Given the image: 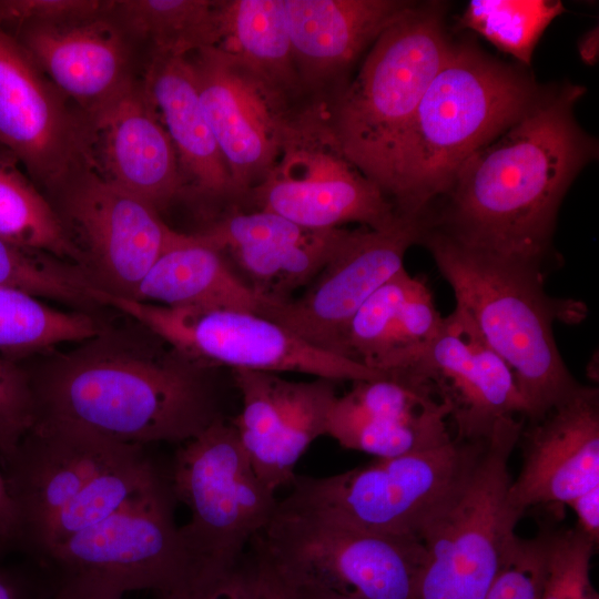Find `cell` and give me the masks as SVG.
Listing matches in <instances>:
<instances>
[{
  "instance_id": "obj_3",
  "label": "cell",
  "mask_w": 599,
  "mask_h": 599,
  "mask_svg": "<svg viewBox=\"0 0 599 599\" xmlns=\"http://www.w3.org/2000/svg\"><path fill=\"white\" fill-rule=\"evenodd\" d=\"M545 93L522 69L468 42L454 43L393 152L385 195L396 213L424 216L461 163Z\"/></svg>"
},
{
  "instance_id": "obj_1",
  "label": "cell",
  "mask_w": 599,
  "mask_h": 599,
  "mask_svg": "<svg viewBox=\"0 0 599 599\" xmlns=\"http://www.w3.org/2000/svg\"><path fill=\"white\" fill-rule=\"evenodd\" d=\"M586 89L567 83L456 171L428 225L459 244L544 272L561 202L598 146L573 108Z\"/></svg>"
},
{
  "instance_id": "obj_47",
  "label": "cell",
  "mask_w": 599,
  "mask_h": 599,
  "mask_svg": "<svg viewBox=\"0 0 599 599\" xmlns=\"http://www.w3.org/2000/svg\"><path fill=\"white\" fill-rule=\"evenodd\" d=\"M578 52L586 64L593 65L597 63L599 57L598 26L591 28L581 35L578 41Z\"/></svg>"
},
{
  "instance_id": "obj_12",
  "label": "cell",
  "mask_w": 599,
  "mask_h": 599,
  "mask_svg": "<svg viewBox=\"0 0 599 599\" xmlns=\"http://www.w3.org/2000/svg\"><path fill=\"white\" fill-rule=\"evenodd\" d=\"M276 213L308 230L347 223L380 230L398 219L382 190L343 154L319 105L307 104L291 121L280 158L238 210Z\"/></svg>"
},
{
  "instance_id": "obj_46",
  "label": "cell",
  "mask_w": 599,
  "mask_h": 599,
  "mask_svg": "<svg viewBox=\"0 0 599 599\" xmlns=\"http://www.w3.org/2000/svg\"><path fill=\"white\" fill-rule=\"evenodd\" d=\"M12 524L11 504L0 471V549H9Z\"/></svg>"
},
{
  "instance_id": "obj_27",
  "label": "cell",
  "mask_w": 599,
  "mask_h": 599,
  "mask_svg": "<svg viewBox=\"0 0 599 599\" xmlns=\"http://www.w3.org/2000/svg\"><path fill=\"white\" fill-rule=\"evenodd\" d=\"M220 0H109L108 13L145 62L217 47Z\"/></svg>"
},
{
  "instance_id": "obj_30",
  "label": "cell",
  "mask_w": 599,
  "mask_h": 599,
  "mask_svg": "<svg viewBox=\"0 0 599 599\" xmlns=\"http://www.w3.org/2000/svg\"><path fill=\"white\" fill-rule=\"evenodd\" d=\"M104 325L85 311L53 308L27 292L0 287V356L18 359L63 343H81Z\"/></svg>"
},
{
  "instance_id": "obj_15",
  "label": "cell",
  "mask_w": 599,
  "mask_h": 599,
  "mask_svg": "<svg viewBox=\"0 0 599 599\" xmlns=\"http://www.w3.org/2000/svg\"><path fill=\"white\" fill-rule=\"evenodd\" d=\"M0 144L45 195L75 171L93 167L89 118L1 27Z\"/></svg>"
},
{
  "instance_id": "obj_38",
  "label": "cell",
  "mask_w": 599,
  "mask_h": 599,
  "mask_svg": "<svg viewBox=\"0 0 599 599\" xmlns=\"http://www.w3.org/2000/svg\"><path fill=\"white\" fill-rule=\"evenodd\" d=\"M550 531L530 539L516 536L502 566L484 599H539Z\"/></svg>"
},
{
  "instance_id": "obj_18",
  "label": "cell",
  "mask_w": 599,
  "mask_h": 599,
  "mask_svg": "<svg viewBox=\"0 0 599 599\" xmlns=\"http://www.w3.org/2000/svg\"><path fill=\"white\" fill-rule=\"evenodd\" d=\"M387 376L425 387L439 399L448 408L458 441L484 440L501 419L526 417L511 370L458 307L444 317L416 359Z\"/></svg>"
},
{
  "instance_id": "obj_24",
  "label": "cell",
  "mask_w": 599,
  "mask_h": 599,
  "mask_svg": "<svg viewBox=\"0 0 599 599\" xmlns=\"http://www.w3.org/2000/svg\"><path fill=\"white\" fill-rule=\"evenodd\" d=\"M443 319L425 281L402 268L357 309L341 355L383 374L402 369L428 346Z\"/></svg>"
},
{
  "instance_id": "obj_16",
  "label": "cell",
  "mask_w": 599,
  "mask_h": 599,
  "mask_svg": "<svg viewBox=\"0 0 599 599\" xmlns=\"http://www.w3.org/2000/svg\"><path fill=\"white\" fill-rule=\"evenodd\" d=\"M144 451L94 433L34 423L0 471L12 509L9 549L26 555L49 522L94 477Z\"/></svg>"
},
{
  "instance_id": "obj_6",
  "label": "cell",
  "mask_w": 599,
  "mask_h": 599,
  "mask_svg": "<svg viewBox=\"0 0 599 599\" xmlns=\"http://www.w3.org/2000/svg\"><path fill=\"white\" fill-rule=\"evenodd\" d=\"M522 427L519 417L495 426L459 488L422 531L415 599L486 597L522 516L508 501L509 459Z\"/></svg>"
},
{
  "instance_id": "obj_32",
  "label": "cell",
  "mask_w": 599,
  "mask_h": 599,
  "mask_svg": "<svg viewBox=\"0 0 599 599\" xmlns=\"http://www.w3.org/2000/svg\"><path fill=\"white\" fill-rule=\"evenodd\" d=\"M565 7L559 0H473L458 21L522 65L531 64L535 48Z\"/></svg>"
},
{
  "instance_id": "obj_19",
  "label": "cell",
  "mask_w": 599,
  "mask_h": 599,
  "mask_svg": "<svg viewBox=\"0 0 599 599\" xmlns=\"http://www.w3.org/2000/svg\"><path fill=\"white\" fill-rule=\"evenodd\" d=\"M522 466L508 489L519 514L536 505L568 504L599 486V390L579 386L522 427Z\"/></svg>"
},
{
  "instance_id": "obj_14",
  "label": "cell",
  "mask_w": 599,
  "mask_h": 599,
  "mask_svg": "<svg viewBox=\"0 0 599 599\" xmlns=\"http://www.w3.org/2000/svg\"><path fill=\"white\" fill-rule=\"evenodd\" d=\"M425 227V216L399 215L394 224L380 230L344 229L331 258L301 296L260 298L257 314L308 344L342 356L351 319L380 285L404 268L407 250L420 243Z\"/></svg>"
},
{
  "instance_id": "obj_10",
  "label": "cell",
  "mask_w": 599,
  "mask_h": 599,
  "mask_svg": "<svg viewBox=\"0 0 599 599\" xmlns=\"http://www.w3.org/2000/svg\"><path fill=\"white\" fill-rule=\"evenodd\" d=\"M100 305L131 317L169 346L200 365L233 370L295 372L336 380H367L385 376L348 358L303 341L257 313L164 306L98 290Z\"/></svg>"
},
{
  "instance_id": "obj_11",
  "label": "cell",
  "mask_w": 599,
  "mask_h": 599,
  "mask_svg": "<svg viewBox=\"0 0 599 599\" xmlns=\"http://www.w3.org/2000/svg\"><path fill=\"white\" fill-rule=\"evenodd\" d=\"M167 478L106 519L53 546L34 562L51 582H84L126 595L152 590L159 597L183 588L194 576Z\"/></svg>"
},
{
  "instance_id": "obj_22",
  "label": "cell",
  "mask_w": 599,
  "mask_h": 599,
  "mask_svg": "<svg viewBox=\"0 0 599 599\" xmlns=\"http://www.w3.org/2000/svg\"><path fill=\"white\" fill-rule=\"evenodd\" d=\"M93 169L156 211L184 194L179 160L141 78L91 119Z\"/></svg>"
},
{
  "instance_id": "obj_26",
  "label": "cell",
  "mask_w": 599,
  "mask_h": 599,
  "mask_svg": "<svg viewBox=\"0 0 599 599\" xmlns=\"http://www.w3.org/2000/svg\"><path fill=\"white\" fill-rule=\"evenodd\" d=\"M217 48L294 105H305L284 0H220Z\"/></svg>"
},
{
  "instance_id": "obj_42",
  "label": "cell",
  "mask_w": 599,
  "mask_h": 599,
  "mask_svg": "<svg viewBox=\"0 0 599 599\" xmlns=\"http://www.w3.org/2000/svg\"><path fill=\"white\" fill-rule=\"evenodd\" d=\"M53 585L44 571L28 560L26 565L0 564V599H50Z\"/></svg>"
},
{
  "instance_id": "obj_13",
  "label": "cell",
  "mask_w": 599,
  "mask_h": 599,
  "mask_svg": "<svg viewBox=\"0 0 599 599\" xmlns=\"http://www.w3.org/2000/svg\"><path fill=\"white\" fill-rule=\"evenodd\" d=\"M45 196L79 250L84 273L111 294L131 297L177 233L152 205L92 166L75 171Z\"/></svg>"
},
{
  "instance_id": "obj_45",
  "label": "cell",
  "mask_w": 599,
  "mask_h": 599,
  "mask_svg": "<svg viewBox=\"0 0 599 599\" xmlns=\"http://www.w3.org/2000/svg\"><path fill=\"white\" fill-rule=\"evenodd\" d=\"M124 593L84 582L67 581L53 585L50 599H124Z\"/></svg>"
},
{
  "instance_id": "obj_20",
  "label": "cell",
  "mask_w": 599,
  "mask_h": 599,
  "mask_svg": "<svg viewBox=\"0 0 599 599\" xmlns=\"http://www.w3.org/2000/svg\"><path fill=\"white\" fill-rule=\"evenodd\" d=\"M7 32L89 120L142 74V60L109 16L108 6L91 18Z\"/></svg>"
},
{
  "instance_id": "obj_17",
  "label": "cell",
  "mask_w": 599,
  "mask_h": 599,
  "mask_svg": "<svg viewBox=\"0 0 599 599\" xmlns=\"http://www.w3.org/2000/svg\"><path fill=\"white\" fill-rule=\"evenodd\" d=\"M186 57L206 120L226 162L238 209L246 194L273 170L287 128L305 105L288 102L217 47Z\"/></svg>"
},
{
  "instance_id": "obj_41",
  "label": "cell",
  "mask_w": 599,
  "mask_h": 599,
  "mask_svg": "<svg viewBox=\"0 0 599 599\" xmlns=\"http://www.w3.org/2000/svg\"><path fill=\"white\" fill-rule=\"evenodd\" d=\"M160 599H252L246 567L195 575L183 588Z\"/></svg>"
},
{
  "instance_id": "obj_28",
  "label": "cell",
  "mask_w": 599,
  "mask_h": 599,
  "mask_svg": "<svg viewBox=\"0 0 599 599\" xmlns=\"http://www.w3.org/2000/svg\"><path fill=\"white\" fill-rule=\"evenodd\" d=\"M166 478L145 450L101 473L49 522L24 556L37 561L53 546L106 519Z\"/></svg>"
},
{
  "instance_id": "obj_4",
  "label": "cell",
  "mask_w": 599,
  "mask_h": 599,
  "mask_svg": "<svg viewBox=\"0 0 599 599\" xmlns=\"http://www.w3.org/2000/svg\"><path fill=\"white\" fill-rule=\"evenodd\" d=\"M419 244L450 285L456 307L511 370L525 419H539L579 386L557 347L554 323L582 321L581 302L547 295L546 272L468 248L429 225Z\"/></svg>"
},
{
  "instance_id": "obj_48",
  "label": "cell",
  "mask_w": 599,
  "mask_h": 599,
  "mask_svg": "<svg viewBox=\"0 0 599 599\" xmlns=\"http://www.w3.org/2000/svg\"><path fill=\"white\" fill-rule=\"evenodd\" d=\"M290 583V582H288ZM295 599H361L313 585H292Z\"/></svg>"
},
{
  "instance_id": "obj_21",
  "label": "cell",
  "mask_w": 599,
  "mask_h": 599,
  "mask_svg": "<svg viewBox=\"0 0 599 599\" xmlns=\"http://www.w3.org/2000/svg\"><path fill=\"white\" fill-rule=\"evenodd\" d=\"M294 62L308 104L326 106L361 55L415 4L406 0H284Z\"/></svg>"
},
{
  "instance_id": "obj_35",
  "label": "cell",
  "mask_w": 599,
  "mask_h": 599,
  "mask_svg": "<svg viewBox=\"0 0 599 599\" xmlns=\"http://www.w3.org/2000/svg\"><path fill=\"white\" fill-rule=\"evenodd\" d=\"M0 287L88 308L98 305L93 282L72 263L0 237Z\"/></svg>"
},
{
  "instance_id": "obj_36",
  "label": "cell",
  "mask_w": 599,
  "mask_h": 599,
  "mask_svg": "<svg viewBox=\"0 0 599 599\" xmlns=\"http://www.w3.org/2000/svg\"><path fill=\"white\" fill-rule=\"evenodd\" d=\"M314 231L268 211L229 207L206 229L197 232L205 242L226 253L235 250L295 243Z\"/></svg>"
},
{
  "instance_id": "obj_23",
  "label": "cell",
  "mask_w": 599,
  "mask_h": 599,
  "mask_svg": "<svg viewBox=\"0 0 599 599\" xmlns=\"http://www.w3.org/2000/svg\"><path fill=\"white\" fill-rule=\"evenodd\" d=\"M141 80L175 149L184 193L235 207L232 179L187 57L152 58L145 62Z\"/></svg>"
},
{
  "instance_id": "obj_43",
  "label": "cell",
  "mask_w": 599,
  "mask_h": 599,
  "mask_svg": "<svg viewBox=\"0 0 599 599\" xmlns=\"http://www.w3.org/2000/svg\"><path fill=\"white\" fill-rule=\"evenodd\" d=\"M246 570L252 599H295L290 583L260 555Z\"/></svg>"
},
{
  "instance_id": "obj_34",
  "label": "cell",
  "mask_w": 599,
  "mask_h": 599,
  "mask_svg": "<svg viewBox=\"0 0 599 599\" xmlns=\"http://www.w3.org/2000/svg\"><path fill=\"white\" fill-rule=\"evenodd\" d=\"M336 397L333 380L285 379L275 440L277 488L293 483L294 468L301 456L316 438L326 435L328 414Z\"/></svg>"
},
{
  "instance_id": "obj_5",
  "label": "cell",
  "mask_w": 599,
  "mask_h": 599,
  "mask_svg": "<svg viewBox=\"0 0 599 599\" xmlns=\"http://www.w3.org/2000/svg\"><path fill=\"white\" fill-rule=\"evenodd\" d=\"M453 47L444 6L416 3L375 40L356 77L322 108L343 154L384 194L396 143Z\"/></svg>"
},
{
  "instance_id": "obj_29",
  "label": "cell",
  "mask_w": 599,
  "mask_h": 599,
  "mask_svg": "<svg viewBox=\"0 0 599 599\" xmlns=\"http://www.w3.org/2000/svg\"><path fill=\"white\" fill-rule=\"evenodd\" d=\"M0 237L80 267L82 265L79 250L45 194L18 159L1 144Z\"/></svg>"
},
{
  "instance_id": "obj_8",
  "label": "cell",
  "mask_w": 599,
  "mask_h": 599,
  "mask_svg": "<svg viewBox=\"0 0 599 599\" xmlns=\"http://www.w3.org/2000/svg\"><path fill=\"white\" fill-rule=\"evenodd\" d=\"M167 476L175 500L190 510L180 534L194 575L236 568L278 501L256 475L233 424L219 417L183 443Z\"/></svg>"
},
{
  "instance_id": "obj_33",
  "label": "cell",
  "mask_w": 599,
  "mask_h": 599,
  "mask_svg": "<svg viewBox=\"0 0 599 599\" xmlns=\"http://www.w3.org/2000/svg\"><path fill=\"white\" fill-rule=\"evenodd\" d=\"M242 396V410L232 422L256 475L273 491L275 440L278 429L284 378L274 373L233 370Z\"/></svg>"
},
{
  "instance_id": "obj_31",
  "label": "cell",
  "mask_w": 599,
  "mask_h": 599,
  "mask_svg": "<svg viewBox=\"0 0 599 599\" xmlns=\"http://www.w3.org/2000/svg\"><path fill=\"white\" fill-rule=\"evenodd\" d=\"M343 232V227L316 230L300 242L226 253L260 298L286 301L294 291L314 280L331 258Z\"/></svg>"
},
{
  "instance_id": "obj_39",
  "label": "cell",
  "mask_w": 599,
  "mask_h": 599,
  "mask_svg": "<svg viewBox=\"0 0 599 599\" xmlns=\"http://www.w3.org/2000/svg\"><path fill=\"white\" fill-rule=\"evenodd\" d=\"M33 423L34 404L27 370L0 356V459L13 451Z\"/></svg>"
},
{
  "instance_id": "obj_25",
  "label": "cell",
  "mask_w": 599,
  "mask_h": 599,
  "mask_svg": "<svg viewBox=\"0 0 599 599\" xmlns=\"http://www.w3.org/2000/svg\"><path fill=\"white\" fill-rule=\"evenodd\" d=\"M199 234L177 232L130 298L164 306L257 313L260 297Z\"/></svg>"
},
{
  "instance_id": "obj_40",
  "label": "cell",
  "mask_w": 599,
  "mask_h": 599,
  "mask_svg": "<svg viewBox=\"0 0 599 599\" xmlns=\"http://www.w3.org/2000/svg\"><path fill=\"white\" fill-rule=\"evenodd\" d=\"M108 0H0V27L60 24L102 13Z\"/></svg>"
},
{
  "instance_id": "obj_7",
  "label": "cell",
  "mask_w": 599,
  "mask_h": 599,
  "mask_svg": "<svg viewBox=\"0 0 599 599\" xmlns=\"http://www.w3.org/2000/svg\"><path fill=\"white\" fill-rule=\"evenodd\" d=\"M486 439L453 438L430 449L377 458L332 476H295L292 491L278 507L419 540L468 475Z\"/></svg>"
},
{
  "instance_id": "obj_2",
  "label": "cell",
  "mask_w": 599,
  "mask_h": 599,
  "mask_svg": "<svg viewBox=\"0 0 599 599\" xmlns=\"http://www.w3.org/2000/svg\"><path fill=\"white\" fill-rule=\"evenodd\" d=\"M139 327L104 326L75 348L26 368L34 423L145 446L185 443L219 418L210 368Z\"/></svg>"
},
{
  "instance_id": "obj_9",
  "label": "cell",
  "mask_w": 599,
  "mask_h": 599,
  "mask_svg": "<svg viewBox=\"0 0 599 599\" xmlns=\"http://www.w3.org/2000/svg\"><path fill=\"white\" fill-rule=\"evenodd\" d=\"M252 541L256 554L287 582L318 586L361 599H415L425 557L419 540L378 534L278 505Z\"/></svg>"
},
{
  "instance_id": "obj_44",
  "label": "cell",
  "mask_w": 599,
  "mask_h": 599,
  "mask_svg": "<svg viewBox=\"0 0 599 599\" xmlns=\"http://www.w3.org/2000/svg\"><path fill=\"white\" fill-rule=\"evenodd\" d=\"M577 516V528L595 542L599 539V486L577 496L568 504Z\"/></svg>"
},
{
  "instance_id": "obj_37",
  "label": "cell",
  "mask_w": 599,
  "mask_h": 599,
  "mask_svg": "<svg viewBox=\"0 0 599 599\" xmlns=\"http://www.w3.org/2000/svg\"><path fill=\"white\" fill-rule=\"evenodd\" d=\"M596 544L578 528L550 532L539 599H599L590 583Z\"/></svg>"
}]
</instances>
